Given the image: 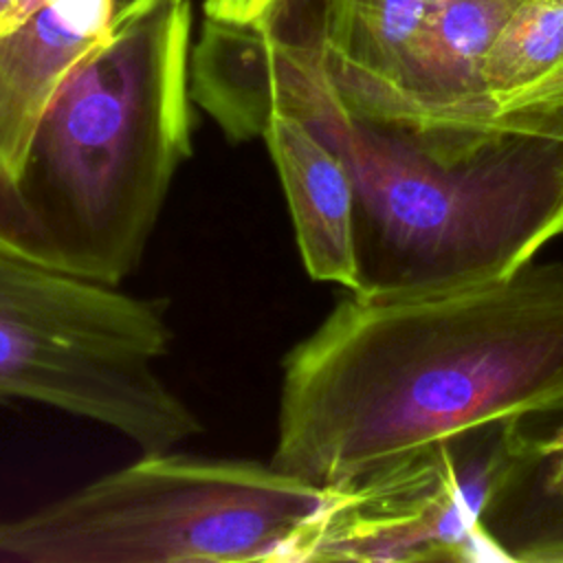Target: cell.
Returning <instances> with one entry per match:
<instances>
[{"label": "cell", "mask_w": 563, "mask_h": 563, "mask_svg": "<svg viewBox=\"0 0 563 563\" xmlns=\"http://www.w3.org/2000/svg\"><path fill=\"white\" fill-rule=\"evenodd\" d=\"M563 416V264L347 295L284 358L271 464L341 488L468 431Z\"/></svg>", "instance_id": "cell-1"}, {"label": "cell", "mask_w": 563, "mask_h": 563, "mask_svg": "<svg viewBox=\"0 0 563 563\" xmlns=\"http://www.w3.org/2000/svg\"><path fill=\"white\" fill-rule=\"evenodd\" d=\"M323 0H275L273 108L343 161L363 292H433L508 277L563 235V141L493 125L374 119L336 95Z\"/></svg>", "instance_id": "cell-2"}, {"label": "cell", "mask_w": 563, "mask_h": 563, "mask_svg": "<svg viewBox=\"0 0 563 563\" xmlns=\"http://www.w3.org/2000/svg\"><path fill=\"white\" fill-rule=\"evenodd\" d=\"M189 0H158L64 77L18 180L33 260L119 286L191 154Z\"/></svg>", "instance_id": "cell-3"}, {"label": "cell", "mask_w": 563, "mask_h": 563, "mask_svg": "<svg viewBox=\"0 0 563 563\" xmlns=\"http://www.w3.org/2000/svg\"><path fill=\"white\" fill-rule=\"evenodd\" d=\"M323 501L271 462L143 453L0 519V563H286Z\"/></svg>", "instance_id": "cell-4"}, {"label": "cell", "mask_w": 563, "mask_h": 563, "mask_svg": "<svg viewBox=\"0 0 563 563\" xmlns=\"http://www.w3.org/2000/svg\"><path fill=\"white\" fill-rule=\"evenodd\" d=\"M169 343L161 301L0 253V398L97 422L141 453L174 451L202 424L158 374Z\"/></svg>", "instance_id": "cell-5"}, {"label": "cell", "mask_w": 563, "mask_h": 563, "mask_svg": "<svg viewBox=\"0 0 563 563\" xmlns=\"http://www.w3.org/2000/svg\"><path fill=\"white\" fill-rule=\"evenodd\" d=\"M528 422L488 424L367 479L323 488L325 501L286 563L501 561L479 515Z\"/></svg>", "instance_id": "cell-6"}, {"label": "cell", "mask_w": 563, "mask_h": 563, "mask_svg": "<svg viewBox=\"0 0 563 563\" xmlns=\"http://www.w3.org/2000/svg\"><path fill=\"white\" fill-rule=\"evenodd\" d=\"M262 139L277 167L308 275L358 290L356 202L343 161L303 121L279 108H273Z\"/></svg>", "instance_id": "cell-7"}, {"label": "cell", "mask_w": 563, "mask_h": 563, "mask_svg": "<svg viewBox=\"0 0 563 563\" xmlns=\"http://www.w3.org/2000/svg\"><path fill=\"white\" fill-rule=\"evenodd\" d=\"M519 0H442L424 24L385 117L471 125L488 114L482 68Z\"/></svg>", "instance_id": "cell-8"}, {"label": "cell", "mask_w": 563, "mask_h": 563, "mask_svg": "<svg viewBox=\"0 0 563 563\" xmlns=\"http://www.w3.org/2000/svg\"><path fill=\"white\" fill-rule=\"evenodd\" d=\"M442 0H323L321 57L341 101L363 117H385L405 68Z\"/></svg>", "instance_id": "cell-9"}, {"label": "cell", "mask_w": 563, "mask_h": 563, "mask_svg": "<svg viewBox=\"0 0 563 563\" xmlns=\"http://www.w3.org/2000/svg\"><path fill=\"white\" fill-rule=\"evenodd\" d=\"M479 528L501 561L563 563V422L519 433Z\"/></svg>", "instance_id": "cell-10"}, {"label": "cell", "mask_w": 563, "mask_h": 563, "mask_svg": "<svg viewBox=\"0 0 563 563\" xmlns=\"http://www.w3.org/2000/svg\"><path fill=\"white\" fill-rule=\"evenodd\" d=\"M275 55L264 18H205L189 55L191 99L209 112L231 143L264 134L273 112Z\"/></svg>", "instance_id": "cell-11"}, {"label": "cell", "mask_w": 563, "mask_h": 563, "mask_svg": "<svg viewBox=\"0 0 563 563\" xmlns=\"http://www.w3.org/2000/svg\"><path fill=\"white\" fill-rule=\"evenodd\" d=\"M561 66L563 0H519L484 59L488 112L493 101L541 81Z\"/></svg>", "instance_id": "cell-12"}, {"label": "cell", "mask_w": 563, "mask_h": 563, "mask_svg": "<svg viewBox=\"0 0 563 563\" xmlns=\"http://www.w3.org/2000/svg\"><path fill=\"white\" fill-rule=\"evenodd\" d=\"M477 123L563 141V66L541 81L493 101L488 117Z\"/></svg>", "instance_id": "cell-13"}, {"label": "cell", "mask_w": 563, "mask_h": 563, "mask_svg": "<svg viewBox=\"0 0 563 563\" xmlns=\"http://www.w3.org/2000/svg\"><path fill=\"white\" fill-rule=\"evenodd\" d=\"M275 0H205V15L222 20H255Z\"/></svg>", "instance_id": "cell-14"}, {"label": "cell", "mask_w": 563, "mask_h": 563, "mask_svg": "<svg viewBox=\"0 0 563 563\" xmlns=\"http://www.w3.org/2000/svg\"><path fill=\"white\" fill-rule=\"evenodd\" d=\"M158 0H112V31L125 24L128 20L141 15Z\"/></svg>", "instance_id": "cell-15"}, {"label": "cell", "mask_w": 563, "mask_h": 563, "mask_svg": "<svg viewBox=\"0 0 563 563\" xmlns=\"http://www.w3.org/2000/svg\"><path fill=\"white\" fill-rule=\"evenodd\" d=\"M11 4H13V0H0V18L11 9Z\"/></svg>", "instance_id": "cell-16"}]
</instances>
